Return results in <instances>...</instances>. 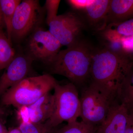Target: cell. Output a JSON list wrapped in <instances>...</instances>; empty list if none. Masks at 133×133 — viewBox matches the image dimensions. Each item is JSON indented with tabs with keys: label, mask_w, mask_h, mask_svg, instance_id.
<instances>
[{
	"label": "cell",
	"mask_w": 133,
	"mask_h": 133,
	"mask_svg": "<svg viewBox=\"0 0 133 133\" xmlns=\"http://www.w3.org/2000/svg\"><path fill=\"white\" fill-rule=\"evenodd\" d=\"M109 45L118 43L124 39L133 37V19L118 23L108 24L101 32Z\"/></svg>",
	"instance_id": "obj_13"
},
{
	"label": "cell",
	"mask_w": 133,
	"mask_h": 133,
	"mask_svg": "<svg viewBox=\"0 0 133 133\" xmlns=\"http://www.w3.org/2000/svg\"><path fill=\"white\" fill-rule=\"evenodd\" d=\"M98 127L88 124L83 121L67 123L58 129L56 133H96Z\"/></svg>",
	"instance_id": "obj_18"
},
{
	"label": "cell",
	"mask_w": 133,
	"mask_h": 133,
	"mask_svg": "<svg viewBox=\"0 0 133 133\" xmlns=\"http://www.w3.org/2000/svg\"><path fill=\"white\" fill-rule=\"evenodd\" d=\"M60 2V1L57 0H47L45 2V8L47 12L46 21L48 24L57 16Z\"/></svg>",
	"instance_id": "obj_20"
},
{
	"label": "cell",
	"mask_w": 133,
	"mask_h": 133,
	"mask_svg": "<svg viewBox=\"0 0 133 133\" xmlns=\"http://www.w3.org/2000/svg\"><path fill=\"white\" fill-rule=\"evenodd\" d=\"M42 14L38 1L24 0L20 3L12 21V40L20 41L28 35L38 24Z\"/></svg>",
	"instance_id": "obj_7"
},
{
	"label": "cell",
	"mask_w": 133,
	"mask_h": 133,
	"mask_svg": "<svg viewBox=\"0 0 133 133\" xmlns=\"http://www.w3.org/2000/svg\"><path fill=\"white\" fill-rule=\"evenodd\" d=\"M62 46L49 30L37 29L32 33L28 42L29 56L33 60L37 59L50 65Z\"/></svg>",
	"instance_id": "obj_8"
},
{
	"label": "cell",
	"mask_w": 133,
	"mask_h": 133,
	"mask_svg": "<svg viewBox=\"0 0 133 133\" xmlns=\"http://www.w3.org/2000/svg\"><path fill=\"white\" fill-rule=\"evenodd\" d=\"M133 61L131 55L107 47L95 50L90 81L118 98L120 88Z\"/></svg>",
	"instance_id": "obj_1"
},
{
	"label": "cell",
	"mask_w": 133,
	"mask_h": 133,
	"mask_svg": "<svg viewBox=\"0 0 133 133\" xmlns=\"http://www.w3.org/2000/svg\"><path fill=\"white\" fill-rule=\"evenodd\" d=\"M6 111L5 108L2 106H0V121L3 122L4 119L7 116Z\"/></svg>",
	"instance_id": "obj_23"
},
{
	"label": "cell",
	"mask_w": 133,
	"mask_h": 133,
	"mask_svg": "<svg viewBox=\"0 0 133 133\" xmlns=\"http://www.w3.org/2000/svg\"><path fill=\"white\" fill-rule=\"evenodd\" d=\"M129 112L128 123L125 133H133V110Z\"/></svg>",
	"instance_id": "obj_22"
},
{
	"label": "cell",
	"mask_w": 133,
	"mask_h": 133,
	"mask_svg": "<svg viewBox=\"0 0 133 133\" xmlns=\"http://www.w3.org/2000/svg\"><path fill=\"white\" fill-rule=\"evenodd\" d=\"M129 115L125 106L118 102L112 108L104 122L98 126L96 133H125Z\"/></svg>",
	"instance_id": "obj_12"
},
{
	"label": "cell",
	"mask_w": 133,
	"mask_h": 133,
	"mask_svg": "<svg viewBox=\"0 0 133 133\" xmlns=\"http://www.w3.org/2000/svg\"><path fill=\"white\" fill-rule=\"evenodd\" d=\"M111 0H94L82 15L87 28L96 32H101L108 25L107 16Z\"/></svg>",
	"instance_id": "obj_11"
},
{
	"label": "cell",
	"mask_w": 133,
	"mask_h": 133,
	"mask_svg": "<svg viewBox=\"0 0 133 133\" xmlns=\"http://www.w3.org/2000/svg\"><path fill=\"white\" fill-rule=\"evenodd\" d=\"M18 128L22 133H56L58 129L50 127L45 122H20Z\"/></svg>",
	"instance_id": "obj_19"
},
{
	"label": "cell",
	"mask_w": 133,
	"mask_h": 133,
	"mask_svg": "<svg viewBox=\"0 0 133 133\" xmlns=\"http://www.w3.org/2000/svg\"><path fill=\"white\" fill-rule=\"evenodd\" d=\"M8 133H22L18 127L10 128L8 130Z\"/></svg>",
	"instance_id": "obj_25"
},
{
	"label": "cell",
	"mask_w": 133,
	"mask_h": 133,
	"mask_svg": "<svg viewBox=\"0 0 133 133\" xmlns=\"http://www.w3.org/2000/svg\"><path fill=\"white\" fill-rule=\"evenodd\" d=\"M21 2L19 0H0V7L8 38L12 43V23L16 9Z\"/></svg>",
	"instance_id": "obj_16"
},
{
	"label": "cell",
	"mask_w": 133,
	"mask_h": 133,
	"mask_svg": "<svg viewBox=\"0 0 133 133\" xmlns=\"http://www.w3.org/2000/svg\"><path fill=\"white\" fill-rule=\"evenodd\" d=\"M15 56V51L12 43L7 36L0 29V70L5 69Z\"/></svg>",
	"instance_id": "obj_17"
},
{
	"label": "cell",
	"mask_w": 133,
	"mask_h": 133,
	"mask_svg": "<svg viewBox=\"0 0 133 133\" xmlns=\"http://www.w3.org/2000/svg\"><path fill=\"white\" fill-rule=\"evenodd\" d=\"M131 57H132V58H133V53L131 55Z\"/></svg>",
	"instance_id": "obj_27"
},
{
	"label": "cell",
	"mask_w": 133,
	"mask_h": 133,
	"mask_svg": "<svg viewBox=\"0 0 133 133\" xmlns=\"http://www.w3.org/2000/svg\"><path fill=\"white\" fill-rule=\"evenodd\" d=\"M0 133H8V130L3 124V122L0 121Z\"/></svg>",
	"instance_id": "obj_24"
},
{
	"label": "cell",
	"mask_w": 133,
	"mask_h": 133,
	"mask_svg": "<svg viewBox=\"0 0 133 133\" xmlns=\"http://www.w3.org/2000/svg\"><path fill=\"white\" fill-rule=\"evenodd\" d=\"M118 98L129 111L133 110V61L120 88Z\"/></svg>",
	"instance_id": "obj_15"
},
{
	"label": "cell",
	"mask_w": 133,
	"mask_h": 133,
	"mask_svg": "<svg viewBox=\"0 0 133 133\" xmlns=\"http://www.w3.org/2000/svg\"><path fill=\"white\" fill-rule=\"evenodd\" d=\"M94 49L83 40L60 51L50 65L52 73L65 77L81 88L90 79V69Z\"/></svg>",
	"instance_id": "obj_2"
},
{
	"label": "cell",
	"mask_w": 133,
	"mask_h": 133,
	"mask_svg": "<svg viewBox=\"0 0 133 133\" xmlns=\"http://www.w3.org/2000/svg\"><path fill=\"white\" fill-rule=\"evenodd\" d=\"M3 25H4V22H3V19L1 7H0V29L3 28Z\"/></svg>",
	"instance_id": "obj_26"
},
{
	"label": "cell",
	"mask_w": 133,
	"mask_h": 133,
	"mask_svg": "<svg viewBox=\"0 0 133 133\" xmlns=\"http://www.w3.org/2000/svg\"><path fill=\"white\" fill-rule=\"evenodd\" d=\"M33 59L29 56H15L0 78V97L12 87L27 77Z\"/></svg>",
	"instance_id": "obj_10"
},
{
	"label": "cell",
	"mask_w": 133,
	"mask_h": 133,
	"mask_svg": "<svg viewBox=\"0 0 133 133\" xmlns=\"http://www.w3.org/2000/svg\"><path fill=\"white\" fill-rule=\"evenodd\" d=\"M94 0H69L66 1L74 9L82 12Z\"/></svg>",
	"instance_id": "obj_21"
},
{
	"label": "cell",
	"mask_w": 133,
	"mask_h": 133,
	"mask_svg": "<svg viewBox=\"0 0 133 133\" xmlns=\"http://www.w3.org/2000/svg\"><path fill=\"white\" fill-rule=\"evenodd\" d=\"M133 19V0H111L108 14V25Z\"/></svg>",
	"instance_id": "obj_14"
},
{
	"label": "cell",
	"mask_w": 133,
	"mask_h": 133,
	"mask_svg": "<svg viewBox=\"0 0 133 133\" xmlns=\"http://www.w3.org/2000/svg\"><path fill=\"white\" fill-rule=\"evenodd\" d=\"M54 102L53 94L47 93L33 104L17 108V119L22 122L44 123L51 116Z\"/></svg>",
	"instance_id": "obj_9"
},
{
	"label": "cell",
	"mask_w": 133,
	"mask_h": 133,
	"mask_svg": "<svg viewBox=\"0 0 133 133\" xmlns=\"http://www.w3.org/2000/svg\"><path fill=\"white\" fill-rule=\"evenodd\" d=\"M48 25L50 32L67 48L82 41V33L87 28L81 14L72 12L57 15Z\"/></svg>",
	"instance_id": "obj_6"
},
{
	"label": "cell",
	"mask_w": 133,
	"mask_h": 133,
	"mask_svg": "<svg viewBox=\"0 0 133 133\" xmlns=\"http://www.w3.org/2000/svg\"><path fill=\"white\" fill-rule=\"evenodd\" d=\"M57 82L49 74L27 77L9 89L1 97L3 105H12L18 108L36 102L54 89Z\"/></svg>",
	"instance_id": "obj_4"
},
{
	"label": "cell",
	"mask_w": 133,
	"mask_h": 133,
	"mask_svg": "<svg viewBox=\"0 0 133 133\" xmlns=\"http://www.w3.org/2000/svg\"><path fill=\"white\" fill-rule=\"evenodd\" d=\"M80 118L82 121L98 127L102 124L118 98L90 81L81 88Z\"/></svg>",
	"instance_id": "obj_3"
},
{
	"label": "cell",
	"mask_w": 133,
	"mask_h": 133,
	"mask_svg": "<svg viewBox=\"0 0 133 133\" xmlns=\"http://www.w3.org/2000/svg\"><path fill=\"white\" fill-rule=\"evenodd\" d=\"M53 111L45 122L50 127L57 128L64 122L71 123L77 121L81 115V102L78 89L72 83L56 84L54 87Z\"/></svg>",
	"instance_id": "obj_5"
}]
</instances>
